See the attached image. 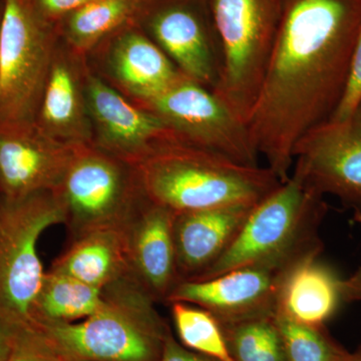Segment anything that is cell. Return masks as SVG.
Wrapping results in <instances>:
<instances>
[{
	"label": "cell",
	"instance_id": "obj_23",
	"mask_svg": "<svg viewBox=\"0 0 361 361\" xmlns=\"http://www.w3.org/2000/svg\"><path fill=\"white\" fill-rule=\"evenodd\" d=\"M221 325L235 361H287L275 314Z\"/></svg>",
	"mask_w": 361,
	"mask_h": 361
},
{
	"label": "cell",
	"instance_id": "obj_25",
	"mask_svg": "<svg viewBox=\"0 0 361 361\" xmlns=\"http://www.w3.org/2000/svg\"><path fill=\"white\" fill-rule=\"evenodd\" d=\"M287 361H341L346 351L325 331L275 314Z\"/></svg>",
	"mask_w": 361,
	"mask_h": 361
},
{
	"label": "cell",
	"instance_id": "obj_20",
	"mask_svg": "<svg viewBox=\"0 0 361 361\" xmlns=\"http://www.w3.org/2000/svg\"><path fill=\"white\" fill-rule=\"evenodd\" d=\"M127 221L77 237L70 249L56 259L51 270L101 289L128 277L132 271Z\"/></svg>",
	"mask_w": 361,
	"mask_h": 361
},
{
	"label": "cell",
	"instance_id": "obj_11",
	"mask_svg": "<svg viewBox=\"0 0 361 361\" xmlns=\"http://www.w3.org/2000/svg\"><path fill=\"white\" fill-rule=\"evenodd\" d=\"M198 6L196 0H155L139 25L183 75L214 90L222 54L215 28Z\"/></svg>",
	"mask_w": 361,
	"mask_h": 361
},
{
	"label": "cell",
	"instance_id": "obj_28",
	"mask_svg": "<svg viewBox=\"0 0 361 361\" xmlns=\"http://www.w3.org/2000/svg\"><path fill=\"white\" fill-rule=\"evenodd\" d=\"M92 1V0H32L40 14L52 23H58L68 14Z\"/></svg>",
	"mask_w": 361,
	"mask_h": 361
},
{
	"label": "cell",
	"instance_id": "obj_2",
	"mask_svg": "<svg viewBox=\"0 0 361 361\" xmlns=\"http://www.w3.org/2000/svg\"><path fill=\"white\" fill-rule=\"evenodd\" d=\"M134 168L142 196L176 215L256 205L282 184L268 167L242 165L180 140L161 145Z\"/></svg>",
	"mask_w": 361,
	"mask_h": 361
},
{
	"label": "cell",
	"instance_id": "obj_1",
	"mask_svg": "<svg viewBox=\"0 0 361 361\" xmlns=\"http://www.w3.org/2000/svg\"><path fill=\"white\" fill-rule=\"evenodd\" d=\"M361 28V0H285L276 42L247 121L249 135L281 183L294 149L341 104Z\"/></svg>",
	"mask_w": 361,
	"mask_h": 361
},
{
	"label": "cell",
	"instance_id": "obj_7",
	"mask_svg": "<svg viewBox=\"0 0 361 361\" xmlns=\"http://www.w3.org/2000/svg\"><path fill=\"white\" fill-rule=\"evenodd\" d=\"M66 219L56 191L0 201V315L18 325L33 324L45 275L37 243L44 230Z\"/></svg>",
	"mask_w": 361,
	"mask_h": 361
},
{
	"label": "cell",
	"instance_id": "obj_27",
	"mask_svg": "<svg viewBox=\"0 0 361 361\" xmlns=\"http://www.w3.org/2000/svg\"><path fill=\"white\" fill-rule=\"evenodd\" d=\"M361 111V28L351 59L348 84L338 108L330 121H341Z\"/></svg>",
	"mask_w": 361,
	"mask_h": 361
},
{
	"label": "cell",
	"instance_id": "obj_21",
	"mask_svg": "<svg viewBox=\"0 0 361 361\" xmlns=\"http://www.w3.org/2000/svg\"><path fill=\"white\" fill-rule=\"evenodd\" d=\"M155 0H92L56 23L59 37L78 54L87 56L97 45L140 21Z\"/></svg>",
	"mask_w": 361,
	"mask_h": 361
},
{
	"label": "cell",
	"instance_id": "obj_3",
	"mask_svg": "<svg viewBox=\"0 0 361 361\" xmlns=\"http://www.w3.org/2000/svg\"><path fill=\"white\" fill-rule=\"evenodd\" d=\"M327 212L323 195L297 171L269 196L255 205L238 236L224 255L189 280H208L253 264H291L322 255L318 231Z\"/></svg>",
	"mask_w": 361,
	"mask_h": 361
},
{
	"label": "cell",
	"instance_id": "obj_32",
	"mask_svg": "<svg viewBox=\"0 0 361 361\" xmlns=\"http://www.w3.org/2000/svg\"><path fill=\"white\" fill-rule=\"evenodd\" d=\"M341 361H361V348L355 353H349L346 351Z\"/></svg>",
	"mask_w": 361,
	"mask_h": 361
},
{
	"label": "cell",
	"instance_id": "obj_30",
	"mask_svg": "<svg viewBox=\"0 0 361 361\" xmlns=\"http://www.w3.org/2000/svg\"><path fill=\"white\" fill-rule=\"evenodd\" d=\"M18 324L0 315V361H6Z\"/></svg>",
	"mask_w": 361,
	"mask_h": 361
},
{
	"label": "cell",
	"instance_id": "obj_4",
	"mask_svg": "<svg viewBox=\"0 0 361 361\" xmlns=\"http://www.w3.org/2000/svg\"><path fill=\"white\" fill-rule=\"evenodd\" d=\"M128 277L104 290V302L80 322L39 323L68 361H160L170 330L154 299Z\"/></svg>",
	"mask_w": 361,
	"mask_h": 361
},
{
	"label": "cell",
	"instance_id": "obj_13",
	"mask_svg": "<svg viewBox=\"0 0 361 361\" xmlns=\"http://www.w3.org/2000/svg\"><path fill=\"white\" fill-rule=\"evenodd\" d=\"M295 263H262L228 271L208 280H183L176 284L167 302L199 306L212 313L221 324L275 314L280 286Z\"/></svg>",
	"mask_w": 361,
	"mask_h": 361
},
{
	"label": "cell",
	"instance_id": "obj_24",
	"mask_svg": "<svg viewBox=\"0 0 361 361\" xmlns=\"http://www.w3.org/2000/svg\"><path fill=\"white\" fill-rule=\"evenodd\" d=\"M170 304L176 330L184 348L217 361H235L222 325L212 313L193 304Z\"/></svg>",
	"mask_w": 361,
	"mask_h": 361
},
{
	"label": "cell",
	"instance_id": "obj_9",
	"mask_svg": "<svg viewBox=\"0 0 361 361\" xmlns=\"http://www.w3.org/2000/svg\"><path fill=\"white\" fill-rule=\"evenodd\" d=\"M137 106L158 116L188 144L242 165L259 166L260 155L246 123L213 90L186 75H180L156 96Z\"/></svg>",
	"mask_w": 361,
	"mask_h": 361
},
{
	"label": "cell",
	"instance_id": "obj_15",
	"mask_svg": "<svg viewBox=\"0 0 361 361\" xmlns=\"http://www.w3.org/2000/svg\"><path fill=\"white\" fill-rule=\"evenodd\" d=\"M87 56L59 37L35 126L47 137L71 147L92 145L87 103Z\"/></svg>",
	"mask_w": 361,
	"mask_h": 361
},
{
	"label": "cell",
	"instance_id": "obj_26",
	"mask_svg": "<svg viewBox=\"0 0 361 361\" xmlns=\"http://www.w3.org/2000/svg\"><path fill=\"white\" fill-rule=\"evenodd\" d=\"M6 361H68L37 324L18 325Z\"/></svg>",
	"mask_w": 361,
	"mask_h": 361
},
{
	"label": "cell",
	"instance_id": "obj_22",
	"mask_svg": "<svg viewBox=\"0 0 361 361\" xmlns=\"http://www.w3.org/2000/svg\"><path fill=\"white\" fill-rule=\"evenodd\" d=\"M104 290L51 270L45 273L35 301L33 324L85 319L101 307Z\"/></svg>",
	"mask_w": 361,
	"mask_h": 361
},
{
	"label": "cell",
	"instance_id": "obj_10",
	"mask_svg": "<svg viewBox=\"0 0 361 361\" xmlns=\"http://www.w3.org/2000/svg\"><path fill=\"white\" fill-rule=\"evenodd\" d=\"M293 156V170L323 196L337 197L361 224V111L310 130Z\"/></svg>",
	"mask_w": 361,
	"mask_h": 361
},
{
	"label": "cell",
	"instance_id": "obj_17",
	"mask_svg": "<svg viewBox=\"0 0 361 361\" xmlns=\"http://www.w3.org/2000/svg\"><path fill=\"white\" fill-rule=\"evenodd\" d=\"M176 216L144 197L127 221L130 271L153 299L167 301L179 282L174 241Z\"/></svg>",
	"mask_w": 361,
	"mask_h": 361
},
{
	"label": "cell",
	"instance_id": "obj_16",
	"mask_svg": "<svg viewBox=\"0 0 361 361\" xmlns=\"http://www.w3.org/2000/svg\"><path fill=\"white\" fill-rule=\"evenodd\" d=\"M77 148L47 137L35 126L0 130V201L56 191Z\"/></svg>",
	"mask_w": 361,
	"mask_h": 361
},
{
	"label": "cell",
	"instance_id": "obj_14",
	"mask_svg": "<svg viewBox=\"0 0 361 361\" xmlns=\"http://www.w3.org/2000/svg\"><path fill=\"white\" fill-rule=\"evenodd\" d=\"M87 59L92 73L135 104L156 96L183 75L139 25L106 37Z\"/></svg>",
	"mask_w": 361,
	"mask_h": 361
},
{
	"label": "cell",
	"instance_id": "obj_18",
	"mask_svg": "<svg viewBox=\"0 0 361 361\" xmlns=\"http://www.w3.org/2000/svg\"><path fill=\"white\" fill-rule=\"evenodd\" d=\"M254 207L228 206L176 216L174 241L179 282L199 276L224 255Z\"/></svg>",
	"mask_w": 361,
	"mask_h": 361
},
{
	"label": "cell",
	"instance_id": "obj_31",
	"mask_svg": "<svg viewBox=\"0 0 361 361\" xmlns=\"http://www.w3.org/2000/svg\"><path fill=\"white\" fill-rule=\"evenodd\" d=\"M341 292L342 300L346 302H361V267L348 279L341 280Z\"/></svg>",
	"mask_w": 361,
	"mask_h": 361
},
{
	"label": "cell",
	"instance_id": "obj_29",
	"mask_svg": "<svg viewBox=\"0 0 361 361\" xmlns=\"http://www.w3.org/2000/svg\"><path fill=\"white\" fill-rule=\"evenodd\" d=\"M160 361H217L205 355L189 350L179 343L171 332L164 341L163 351Z\"/></svg>",
	"mask_w": 361,
	"mask_h": 361
},
{
	"label": "cell",
	"instance_id": "obj_33",
	"mask_svg": "<svg viewBox=\"0 0 361 361\" xmlns=\"http://www.w3.org/2000/svg\"><path fill=\"white\" fill-rule=\"evenodd\" d=\"M2 13H4V0H0V28H1Z\"/></svg>",
	"mask_w": 361,
	"mask_h": 361
},
{
	"label": "cell",
	"instance_id": "obj_5",
	"mask_svg": "<svg viewBox=\"0 0 361 361\" xmlns=\"http://www.w3.org/2000/svg\"><path fill=\"white\" fill-rule=\"evenodd\" d=\"M284 4L285 0H210L222 54L213 92L245 123L274 49Z\"/></svg>",
	"mask_w": 361,
	"mask_h": 361
},
{
	"label": "cell",
	"instance_id": "obj_6",
	"mask_svg": "<svg viewBox=\"0 0 361 361\" xmlns=\"http://www.w3.org/2000/svg\"><path fill=\"white\" fill-rule=\"evenodd\" d=\"M59 42L56 23L44 18L32 0H4L0 28V130L35 126Z\"/></svg>",
	"mask_w": 361,
	"mask_h": 361
},
{
	"label": "cell",
	"instance_id": "obj_12",
	"mask_svg": "<svg viewBox=\"0 0 361 361\" xmlns=\"http://www.w3.org/2000/svg\"><path fill=\"white\" fill-rule=\"evenodd\" d=\"M87 103L92 145L130 165H137L166 142L184 141L161 118L130 102L90 68Z\"/></svg>",
	"mask_w": 361,
	"mask_h": 361
},
{
	"label": "cell",
	"instance_id": "obj_8",
	"mask_svg": "<svg viewBox=\"0 0 361 361\" xmlns=\"http://www.w3.org/2000/svg\"><path fill=\"white\" fill-rule=\"evenodd\" d=\"M56 192L77 237L122 224L144 197L134 166L94 145L75 149Z\"/></svg>",
	"mask_w": 361,
	"mask_h": 361
},
{
	"label": "cell",
	"instance_id": "obj_19",
	"mask_svg": "<svg viewBox=\"0 0 361 361\" xmlns=\"http://www.w3.org/2000/svg\"><path fill=\"white\" fill-rule=\"evenodd\" d=\"M308 256L287 271L279 293L275 314L292 322L322 327L336 313L342 300L341 280L319 260Z\"/></svg>",
	"mask_w": 361,
	"mask_h": 361
}]
</instances>
